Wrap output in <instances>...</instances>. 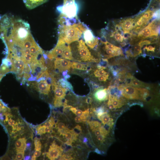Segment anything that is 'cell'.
Instances as JSON below:
<instances>
[{"label": "cell", "instance_id": "31", "mask_svg": "<svg viewBox=\"0 0 160 160\" xmlns=\"http://www.w3.org/2000/svg\"><path fill=\"white\" fill-rule=\"evenodd\" d=\"M84 113V111H82L80 109H76L74 114L76 116H80L81 117L83 116Z\"/></svg>", "mask_w": 160, "mask_h": 160}, {"label": "cell", "instance_id": "18", "mask_svg": "<svg viewBox=\"0 0 160 160\" xmlns=\"http://www.w3.org/2000/svg\"><path fill=\"white\" fill-rule=\"evenodd\" d=\"M83 36L85 43L91 42L95 40L97 37L95 36L92 30L89 28L87 29L83 33Z\"/></svg>", "mask_w": 160, "mask_h": 160}, {"label": "cell", "instance_id": "32", "mask_svg": "<svg viewBox=\"0 0 160 160\" xmlns=\"http://www.w3.org/2000/svg\"><path fill=\"white\" fill-rule=\"evenodd\" d=\"M41 154V150H36L34 152L33 155L36 158L40 156Z\"/></svg>", "mask_w": 160, "mask_h": 160}, {"label": "cell", "instance_id": "19", "mask_svg": "<svg viewBox=\"0 0 160 160\" xmlns=\"http://www.w3.org/2000/svg\"><path fill=\"white\" fill-rule=\"evenodd\" d=\"M110 37L113 38L117 41L121 43L122 46H124L125 44L123 42L124 39L126 38L122 34L121 32H119L118 30L111 33L110 35Z\"/></svg>", "mask_w": 160, "mask_h": 160}, {"label": "cell", "instance_id": "4", "mask_svg": "<svg viewBox=\"0 0 160 160\" xmlns=\"http://www.w3.org/2000/svg\"><path fill=\"white\" fill-rule=\"evenodd\" d=\"M77 52L80 60L84 62H96L97 60L91 55L84 41L81 39L78 42Z\"/></svg>", "mask_w": 160, "mask_h": 160}, {"label": "cell", "instance_id": "9", "mask_svg": "<svg viewBox=\"0 0 160 160\" xmlns=\"http://www.w3.org/2000/svg\"><path fill=\"white\" fill-rule=\"evenodd\" d=\"M10 60L12 63L10 71L17 73L18 77H20L25 68V62L22 59L19 58H13Z\"/></svg>", "mask_w": 160, "mask_h": 160}, {"label": "cell", "instance_id": "12", "mask_svg": "<svg viewBox=\"0 0 160 160\" xmlns=\"http://www.w3.org/2000/svg\"><path fill=\"white\" fill-rule=\"evenodd\" d=\"M134 19L132 18H126L121 20L118 25L124 33H130V31L133 28Z\"/></svg>", "mask_w": 160, "mask_h": 160}, {"label": "cell", "instance_id": "21", "mask_svg": "<svg viewBox=\"0 0 160 160\" xmlns=\"http://www.w3.org/2000/svg\"><path fill=\"white\" fill-rule=\"evenodd\" d=\"M71 67L73 69L80 71H85L87 69V65L74 62H72Z\"/></svg>", "mask_w": 160, "mask_h": 160}, {"label": "cell", "instance_id": "6", "mask_svg": "<svg viewBox=\"0 0 160 160\" xmlns=\"http://www.w3.org/2000/svg\"><path fill=\"white\" fill-rule=\"evenodd\" d=\"M53 85L55 96L54 105L55 107H60L63 105V100L65 98L68 89L56 84L55 82L53 83Z\"/></svg>", "mask_w": 160, "mask_h": 160}, {"label": "cell", "instance_id": "36", "mask_svg": "<svg viewBox=\"0 0 160 160\" xmlns=\"http://www.w3.org/2000/svg\"><path fill=\"white\" fill-rule=\"evenodd\" d=\"M36 159V158L33 155L32 156L31 160H35Z\"/></svg>", "mask_w": 160, "mask_h": 160}, {"label": "cell", "instance_id": "30", "mask_svg": "<svg viewBox=\"0 0 160 160\" xmlns=\"http://www.w3.org/2000/svg\"><path fill=\"white\" fill-rule=\"evenodd\" d=\"M155 49V47L150 45L148 47L146 46L144 48V50H146L148 52L151 51L154 52Z\"/></svg>", "mask_w": 160, "mask_h": 160}, {"label": "cell", "instance_id": "15", "mask_svg": "<svg viewBox=\"0 0 160 160\" xmlns=\"http://www.w3.org/2000/svg\"><path fill=\"white\" fill-rule=\"evenodd\" d=\"M108 90L106 88L97 89L94 94L95 98L99 102L106 100L108 98Z\"/></svg>", "mask_w": 160, "mask_h": 160}, {"label": "cell", "instance_id": "27", "mask_svg": "<svg viewBox=\"0 0 160 160\" xmlns=\"http://www.w3.org/2000/svg\"><path fill=\"white\" fill-rule=\"evenodd\" d=\"M130 84L135 87H140L142 86L141 83L140 82V81L135 79L132 80Z\"/></svg>", "mask_w": 160, "mask_h": 160}, {"label": "cell", "instance_id": "22", "mask_svg": "<svg viewBox=\"0 0 160 160\" xmlns=\"http://www.w3.org/2000/svg\"><path fill=\"white\" fill-rule=\"evenodd\" d=\"M141 47L138 44H135L133 48V55L135 57L142 53Z\"/></svg>", "mask_w": 160, "mask_h": 160}, {"label": "cell", "instance_id": "35", "mask_svg": "<svg viewBox=\"0 0 160 160\" xmlns=\"http://www.w3.org/2000/svg\"><path fill=\"white\" fill-rule=\"evenodd\" d=\"M31 143H27L26 144V147L27 148H29L30 147Z\"/></svg>", "mask_w": 160, "mask_h": 160}, {"label": "cell", "instance_id": "20", "mask_svg": "<svg viewBox=\"0 0 160 160\" xmlns=\"http://www.w3.org/2000/svg\"><path fill=\"white\" fill-rule=\"evenodd\" d=\"M60 57L69 60H72L73 59L71 47L69 45H66Z\"/></svg>", "mask_w": 160, "mask_h": 160}, {"label": "cell", "instance_id": "10", "mask_svg": "<svg viewBox=\"0 0 160 160\" xmlns=\"http://www.w3.org/2000/svg\"><path fill=\"white\" fill-rule=\"evenodd\" d=\"M55 59L54 68L60 72L66 71L71 68L72 62L70 60L60 57H57Z\"/></svg>", "mask_w": 160, "mask_h": 160}, {"label": "cell", "instance_id": "5", "mask_svg": "<svg viewBox=\"0 0 160 160\" xmlns=\"http://www.w3.org/2000/svg\"><path fill=\"white\" fill-rule=\"evenodd\" d=\"M96 114L98 119L101 121L104 126L113 130L116 119V115H113L104 111Z\"/></svg>", "mask_w": 160, "mask_h": 160}, {"label": "cell", "instance_id": "14", "mask_svg": "<svg viewBox=\"0 0 160 160\" xmlns=\"http://www.w3.org/2000/svg\"><path fill=\"white\" fill-rule=\"evenodd\" d=\"M51 85L47 79L42 80L37 84V88L41 93L48 95L50 91Z\"/></svg>", "mask_w": 160, "mask_h": 160}, {"label": "cell", "instance_id": "25", "mask_svg": "<svg viewBox=\"0 0 160 160\" xmlns=\"http://www.w3.org/2000/svg\"><path fill=\"white\" fill-rule=\"evenodd\" d=\"M56 128L58 129V130L60 133L66 127L65 124L62 122L57 123L56 125Z\"/></svg>", "mask_w": 160, "mask_h": 160}, {"label": "cell", "instance_id": "11", "mask_svg": "<svg viewBox=\"0 0 160 160\" xmlns=\"http://www.w3.org/2000/svg\"><path fill=\"white\" fill-rule=\"evenodd\" d=\"M63 151L62 148L56 144L54 141L50 145L46 156L50 160H55L61 156Z\"/></svg>", "mask_w": 160, "mask_h": 160}, {"label": "cell", "instance_id": "2", "mask_svg": "<svg viewBox=\"0 0 160 160\" xmlns=\"http://www.w3.org/2000/svg\"><path fill=\"white\" fill-rule=\"evenodd\" d=\"M121 89L122 95L126 99L129 100L145 101L149 95V91L143 88L127 86L122 87Z\"/></svg>", "mask_w": 160, "mask_h": 160}, {"label": "cell", "instance_id": "3", "mask_svg": "<svg viewBox=\"0 0 160 160\" xmlns=\"http://www.w3.org/2000/svg\"><path fill=\"white\" fill-rule=\"evenodd\" d=\"M159 20H155L140 31L138 34L137 38L143 39L150 37L157 36L159 33Z\"/></svg>", "mask_w": 160, "mask_h": 160}, {"label": "cell", "instance_id": "33", "mask_svg": "<svg viewBox=\"0 0 160 160\" xmlns=\"http://www.w3.org/2000/svg\"><path fill=\"white\" fill-rule=\"evenodd\" d=\"M75 121L77 123H79L82 122V120L80 116H77L75 118Z\"/></svg>", "mask_w": 160, "mask_h": 160}, {"label": "cell", "instance_id": "29", "mask_svg": "<svg viewBox=\"0 0 160 160\" xmlns=\"http://www.w3.org/2000/svg\"><path fill=\"white\" fill-rule=\"evenodd\" d=\"M109 76L108 74L103 75L101 76L98 78V80L100 82H105L108 79Z\"/></svg>", "mask_w": 160, "mask_h": 160}, {"label": "cell", "instance_id": "17", "mask_svg": "<svg viewBox=\"0 0 160 160\" xmlns=\"http://www.w3.org/2000/svg\"><path fill=\"white\" fill-rule=\"evenodd\" d=\"M26 139L25 137L20 138L17 140L15 143L16 152L24 151L26 148Z\"/></svg>", "mask_w": 160, "mask_h": 160}, {"label": "cell", "instance_id": "28", "mask_svg": "<svg viewBox=\"0 0 160 160\" xmlns=\"http://www.w3.org/2000/svg\"><path fill=\"white\" fill-rule=\"evenodd\" d=\"M152 43L151 41L145 39L144 40H141L140 41L138 44L141 47H142L144 45H148Z\"/></svg>", "mask_w": 160, "mask_h": 160}, {"label": "cell", "instance_id": "26", "mask_svg": "<svg viewBox=\"0 0 160 160\" xmlns=\"http://www.w3.org/2000/svg\"><path fill=\"white\" fill-rule=\"evenodd\" d=\"M17 152L15 157L16 160H20L24 158V151H19Z\"/></svg>", "mask_w": 160, "mask_h": 160}, {"label": "cell", "instance_id": "7", "mask_svg": "<svg viewBox=\"0 0 160 160\" xmlns=\"http://www.w3.org/2000/svg\"><path fill=\"white\" fill-rule=\"evenodd\" d=\"M107 104L108 109L111 111L116 112L121 111V109L125 104L124 100L119 98L117 96H114L109 94Z\"/></svg>", "mask_w": 160, "mask_h": 160}, {"label": "cell", "instance_id": "13", "mask_svg": "<svg viewBox=\"0 0 160 160\" xmlns=\"http://www.w3.org/2000/svg\"><path fill=\"white\" fill-rule=\"evenodd\" d=\"M149 21L143 17L141 14L138 16L134 20L133 28L134 31L136 33L139 32L145 27Z\"/></svg>", "mask_w": 160, "mask_h": 160}, {"label": "cell", "instance_id": "23", "mask_svg": "<svg viewBox=\"0 0 160 160\" xmlns=\"http://www.w3.org/2000/svg\"><path fill=\"white\" fill-rule=\"evenodd\" d=\"M34 144L35 149L41 150V144L40 140L37 138H35L34 139Z\"/></svg>", "mask_w": 160, "mask_h": 160}, {"label": "cell", "instance_id": "1", "mask_svg": "<svg viewBox=\"0 0 160 160\" xmlns=\"http://www.w3.org/2000/svg\"><path fill=\"white\" fill-rule=\"evenodd\" d=\"M78 21L71 25H59L58 39L63 40L65 43L68 44L78 41L83 33L79 27Z\"/></svg>", "mask_w": 160, "mask_h": 160}, {"label": "cell", "instance_id": "24", "mask_svg": "<svg viewBox=\"0 0 160 160\" xmlns=\"http://www.w3.org/2000/svg\"><path fill=\"white\" fill-rule=\"evenodd\" d=\"M55 124V119L53 117H51L49 120L45 122L43 125L45 127H52Z\"/></svg>", "mask_w": 160, "mask_h": 160}, {"label": "cell", "instance_id": "34", "mask_svg": "<svg viewBox=\"0 0 160 160\" xmlns=\"http://www.w3.org/2000/svg\"><path fill=\"white\" fill-rule=\"evenodd\" d=\"M30 158V156H26L24 157L23 158V159L25 160H29Z\"/></svg>", "mask_w": 160, "mask_h": 160}, {"label": "cell", "instance_id": "16", "mask_svg": "<svg viewBox=\"0 0 160 160\" xmlns=\"http://www.w3.org/2000/svg\"><path fill=\"white\" fill-rule=\"evenodd\" d=\"M25 7L31 9L46 2L49 0H23Z\"/></svg>", "mask_w": 160, "mask_h": 160}, {"label": "cell", "instance_id": "8", "mask_svg": "<svg viewBox=\"0 0 160 160\" xmlns=\"http://www.w3.org/2000/svg\"><path fill=\"white\" fill-rule=\"evenodd\" d=\"M66 46V43L63 41L58 39L56 46L48 53L47 57L52 60L59 56H61Z\"/></svg>", "mask_w": 160, "mask_h": 160}]
</instances>
